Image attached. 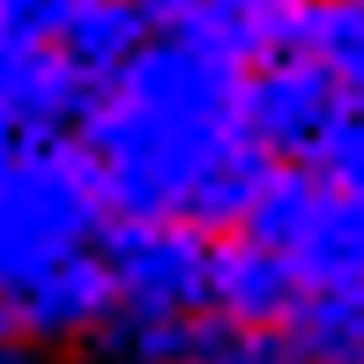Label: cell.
I'll return each instance as SVG.
<instances>
[{
  "label": "cell",
  "instance_id": "6da1fadb",
  "mask_svg": "<svg viewBox=\"0 0 364 364\" xmlns=\"http://www.w3.org/2000/svg\"><path fill=\"white\" fill-rule=\"evenodd\" d=\"M68 141L82 149L112 216L208 230H230L275 171L245 119V53L178 23H149L97 75Z\"/></svg>",
  "mask_w": 364,
  "mask_h": 364
},
{
  "label": "cell",
  "instance_id": "7a4b0ae2",
  "mask_svg": "<svg viewBox=\"0 0 364 364\" xmlns=\"http://www.w3.org/2000/svg\"><path fill=\"white\" fill-rule=\"evenodd\" d=\"M105 230L112 208L68 134L0 149V312L38 350L105 335Z\"/></svg>",
  "mask_w": 364,
  "mask_h": 364
},
{
  "label": "cell",
  "instance_id": "3957f363",
  "mask_svg": "<svg viewBox=\"0 0 364 364\" xmlns=\"http://www.w3.org/2000/svg\"><path fill=\"white\" fill-rule=\"evenodd\" d=\"M223 320H230V230L164 223V216H112L97 350L156 364Z\"/></svg>",
  "mask_w": 364,
  "mask_h": 364
},
{
  "label": "cell",
  "instance_id": "277c9868",
  "mask_svg": "<svg viewBox=\"0 0 364 364\" xmlns=\"http://www.w3.org/2000/svg\"><path fill=\"white\" fill-rule=\"evenodd\" d=\"M290 364H364V275L357 283L297 290L275 320Z\"/></svg>",
  "mask_w": 364,
  "mask_h": 364
},
{
  "label": "cell",
  "instance_id": "5b68a950",
  "mask_svg": "<svg viewBox=\"0 0 364 364\" xmlns=\"http://www.w3.org/2000/svg\"><path fill=\"white\" fill-rule=\"evenodd\" d=\"M156 364H290V350H283V335H275V327L223 320V327L193 335L186 350H171V357H156Z\"/></svg>",
  "mask_w": 364,
  "mask_h": 364
},
{
  "label": "cell",
  "instance_id": "8992f818",
  "mask_svg": "<svg viewBox=\"0 0 364 364\" xmlns=\"http://www.w3.org/2000/svg\"><path fill=\"white\" fill-rule=\"evenodd\" d=\"M82 364H141V357H119V350H97V357H82Z\"/></svg>",
  "mask_w": 364,
  "mask_h": 364
}]
</instances>
